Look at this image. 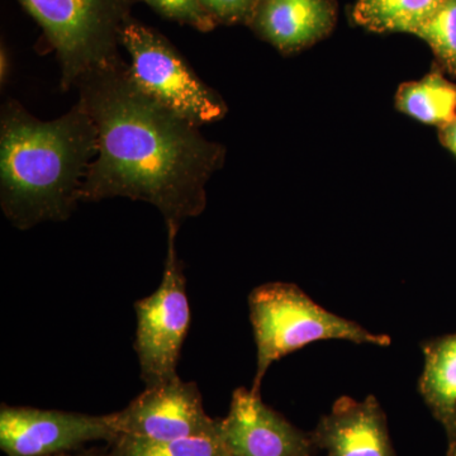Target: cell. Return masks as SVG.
<instances>
[{"mask_svg":"<svg viewBox=\"0 0 456 456\" xmlns=\"http://www.w3.org/2000/svg\"><path fill=\"white\" fill-rule=\"evenodd\" d=\"M106 449V456H231L221 439L212 437L149 440L118 435Z\"/></svg>","mask_w":456,"mask_h":456,"instance_id":"cell-15","label":"cell"},{"mask_svg":"<svg viewBox=\"0 0 456 456\" xmlns=\"http://www.w3.org/2000/svg\"><path fill=\"white\" fill-rule=\"evenodd\" d=\"M156 13L180 25L191 26L200 32H211L217 27L204 11L200 0H142Z\"/></svg>","mask_w":456,"mask_h":456,"instance_id":"cell-17","label":"cell"},{"mask_svg":"<svg viewBox=\"0 0 456 456\" xmlns=\"http://www.w3.org/2000/svg\"><path fill=\"white\" fill-rule=\"evenodd\" d=\"M106 448H90L79 450V452H66V454H59L53 456H106Z\"/></svg>","mask_w":456,"mask_h":456,"instance_id":"cell-21","label":"cell"},{"mask_svg":"<svg viewBox=\"0 0 456 456\" xmlns=\"http://www.w3.org/2000/svg\"><path fill=\"white\" fill-rule=\"evenodd\" d=\"M132 80L143 93L197 127L217 122L228 108L164 35L134 18L123 29Z\"/></svg>","mask_w":456,"mask_h":456,"instance_id":"cell-5","label":"cell"},{"mask_svg":"<svg viewBox=\"0 0 456 456\" xmlns=\"http://www.w3.org/2000/svg\"><path fill=\"white\" fill-rule=\"evenodd\" d=\"M425 367L419 391L432 415L445 428L448 454L456 456V334L424 346Z\"/></svg>","mask_w":456,"mask_h":456,"instance_id":"cell-12","label":"cell"},{"mask_svg":"<svg viewBox=\"0 0 456 456\" xmlns=\"http://www.w3.org/2000/svg\"><path fill=\"white\" fill-rule=\"evenodd\" d=\"M415 36L431 47L445 70L456 75V0H444Z\"/></svg>","mask_w":456,"mask_h":456,"instance_id":"cell-16","label":"cell"},{"mask_svg":"<svg viewBox=\"0 0 456 456\" xmlns=\"http://www.w3.org/2000/svg\"><path fill=\"white\" fill-rule=\"evenodd\" d=\"M440 128L441 141L456 156V119Z\"/></svg>","mask_w":456,"mask_h":456,"instance_id":"cell-19","label":"cell"},{"mask_svg":"<svg viewBox=\"0 0 456 456\" xmlns=\"http://www.w3.org/2000/svg\"><path fill=\"white\" fill-rule=\"evenodd\" d=\"M97 154V130L80 102L41 121L8 99L0 110V207L7 220L20 231L68 221Z\"/></svg>","mask_w":456,"mask_h":456,"instance_id":"cell-2","label":"cell"},{"mask_svg":"<svg viewBox=\"0 0 456 456\" xmlns=\"http://www.w3.org/2000/svg\"><path fill=\"white\" fill-rule=\"evenodd\" d=\"M314 449L326 456H398L387 416L374 395L365 401L340 397L310 432Z\"/></svg>","mask_w":456,"mask_h":456,"instance_id":"cell-10","label":"cell"},{"mask_svg":"<svg viewBox=\"0 0 456 456\" xmlns=\"http://www.w3.org/2000/svg\"><path fill=\"white\" fill-rule=\"evenodd\" d=\"M55 51L68 92L94 70L121 61L123 29L140 0H18Z\"/></svg>","mask_w":456,"mask_h":456,"instance_id":"cell-4","label":"cell"},{"mask_svg":"<svg viewBox=\"0 0 456 456\" xmlns=\"http://www.w3.org/2000/svg\"><path fill=\"white\" fill-rule=\"evenodd\" d=\"M257 0H200V4L216 25L248 26Z\"/></svg>","mask_w":456,"mask_h":456,"instance_id":"cell-18","label":"cell"},{"mask_svg":"<svg viewBox=\"0 0 456 456\" xmlns=\"http://www.w3.org/2000/svg\"><path fill=\"white\" fill-rule=\"evenodd\" d=\"M118 436L112 416L2 404L0 449L8 456H53Z\"/></svg>","mask_w":456,"mask_h":456,"instance_id":"cell-7","label":"cell"},{"mask_svg":"<svg viewBox=\"0 0 456 456\" xmlns=\"http://www.w3.org/2000/svg\"><path fill=\"white\" fill-rule=\"evenodd\" d=\"M75 86L98 134L80 202L123 197L150 203L167 226L202 215L207 184L224 167L226 149L143 93L125 60L89 71Z\"/></svg>","mask_w":456,"mask_h":456,"instance_id":"cell-1","label":"cell"},{"mask_svg":"<svg viewBox=\"0 0 456 456\" xmlns=\"http://www.w3.org/2000/svg\"><path fill=\"white\" fill-rule=\"evenodd\" d=\"M395 106L417 121L443 127L456 119V86L431 71L419 82L402 84Z\"/></svg>","mask_w":456,"mask_h":456,"instance_id":"cell-13","label":"cell"},{"mask_svg":"<svg viewBox=\"0 0 456 456\" xmlns=\"http://www.w3.org/2000/svg\"><path fill=\"white\" fill-rule=\"evenodd\" d=\"M9 75H11V59H9L8 50L4 45L0 49V84L4 86L8 83Z\"/></svg>","mask_w":456,"mask_h":456,"instance_id":"cell-20","label":"cell"},{"mask_svg":"<svg viewBox=\"0 0 456 456\" xmlns=\"http://www.w3.org/2000/svg\"><path fill=\"white\" fill-rule=\"evenodd\" d=\"M338 20L335 0H257L248 27L285 55L314 46Z\"/></svg>","mask_w":456,"mask_h":456,"instance_id":"cell-11","label":"cell"},{"mask_svg":"<svg viewBox=\"0 0 456 456\" xmlns=\"http://www.w3.org/2000/svg\"><path fill=\"white\" fill-rule=\"evenodd\" d=\"M218 432L231 456H314L310 434L268 404L260 392L237 388Z\"/></svg>","mask_w":456,"mask_h":456,"instance_id":"cell-9","label":"cell"},{"mask_svg":"<svg viewBox=\"0 0 456 456\" xmlns=\"http://www.w3.org/2000/svg\"><path fill=\"white\" fill-rule=\"evenodd\" d=\"M444 0H358L353 11L356 25L378 33L416 32Z\"/></svg>","mask_w":456,"mask_h":456,"instance_id":"cell-14","label":"cell"},{"mask_svg":"<svg viewBox=\"0 0 456 456\" xmlns=\"http://www.w3.org/2000/svg\"><path fill=\"white\" fill-rule=\"evenodd\" d=\"M248 310L256 342V373L251 389L261 383L273 362L320 340L389 346L391 338L371 334L353 321L338 316L312 301L292 283H266L248 296Z\"/></svg>","mask_w":456,"mask_h":456,"instance_id":"cell-3","label":"cell"},{"mask_svg":"<svg viewBox=\"0 0 456 456\" xmlns=\"http://www.w3.org/2000/svg\"><path fill=\"white\" fill-rule=\"evenodd\" d=\"M167 253L160 287L134 303V350L146 388L178 377L180 354L191 326L187 279L176 250L180 227L167 224Z\"/></svg>","mask_w":456,"mask_h":456,"instance_id":"cell-6","label":"cell"},{"mask_svg":"<svg viewBox=\"0 0 456 456\" xmlns=\"http://www.w3.org/2000/svg\"><path fill=\"white\" fill-rule=\"evenodd\" d=\"M117 434L149 440L220 439L218 419L207 415L197 383L180 377L147 387L127 407L110 413Z\"/></svg>","mask_w":456,"mask_h":456,"instance_id":"cell-8","label":"cell"}]
</instances>
